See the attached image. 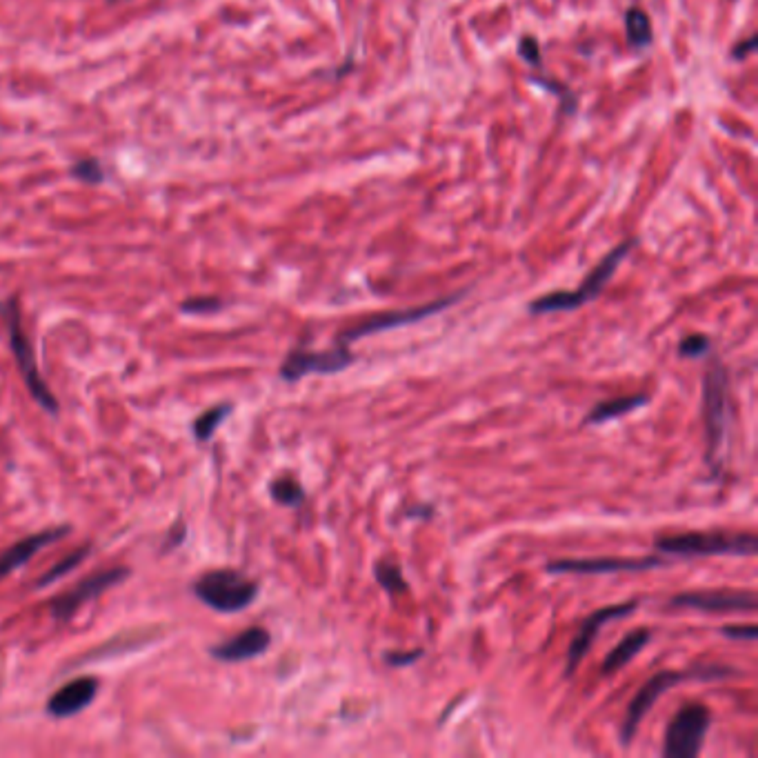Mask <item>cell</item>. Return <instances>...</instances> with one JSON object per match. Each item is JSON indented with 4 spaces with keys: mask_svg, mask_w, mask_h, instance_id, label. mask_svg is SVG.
Returning <instances> with one entry per match:
<instances>
[{
    "mask_svg": "<svg viewBox=\"0 0 758 758\" xmlns=\"http://www.w3.org/2000/svg\"><path fill=\"white\" fill-rule=\"evenodd\" d=\"M638 601H627V603H616V605H607V607H601V610L592 612L587 618H583L581 627H578V632L574 636V641L570 645V652H567V661H565V676L570 678L574 676V672L581 667V663L585 661L587 652L592 650V645L596 641L598 632L603 630V627L607 623L612 621H618V618H627L632 616L636 610H638Z\"/></svg>",
    "mask_w": 758,
    "mask_h": 758,
    "instance_id": "8fae6325",
    "label": "cell"
},
{
    "mask_svg": "<svg viewBox=\"0 0 758 758\" xmlns=\"http://www.w3.org/2000/svg\"><path fill=\"white\" fill-rule=\"evenodd\" d=\"M656 550L681 558L701 556H754L756 536L752 532H681L656 538Z\"/></svg>",
    "mask_w": 758,
    "mask_h": 758,
    "instance_id": "277c9868",
    "label": "cell"
},
{
    "mask_svg": "<svg viewBox=\"0 0 758 758\" xmlns=\"http://www.w3.org/2000/svg\"><path fill=\"white\" fill-rule=\"evenodd\" d=\"M712 712L707 705L687 703L674 714L665 730L663 756L667 758H694L703 747L707 732H710Z\"/></svg>",
    "mask_w": 758,
    "mask_h": 758,
    "instance_id": "ba28073f",
    "label": "cell"
},
{
    "mask_svg": "<svg viewBox=\"0 0 758 758\" xmlns=\"http://www.w3.org/2000/svg\"><path fill=\"white\" fill-rule=\"evenodd\" d=\"M636 245H638V238H627L625 243L616 245L612 252L585 276V281L581 285L572 289V292H550V294L538 296L536 301L527 305L530 314L543 316V314H556V312H574V309H581L587 303L596 301V298L603 294L607 283L614 278L616 269L623 265L627 254H630Z\"/></svg>",
    "mask_w": 758,
    "mask_h": 758,
    "instance_id": "7a4b0ae2",
    "label": "cell"
},
{
    "mask_svg": "<svg viewBox=\"0 0 758 758\" xmlns=\"http://www.w3.org/2000/svg\"><path fill=\"white\" fill-rule=\"evenodd\" d=\"M672 607H690L696 612L707 614H734V612H756V598L752 592H730V590H701L676 594Z\"/></svg>",
    "mask_w": 758,
    "mask_h": 758,
    "instance_id": "4fadbf2b",
    "label": "cell"
},
{
    "mask_svg": "<svg viewBox=\"0 0 758 758\" xmlns=\"http://www.w3.org/2000/svg\"><path fill=\"white\" fill-rule=\"evenodd\" d=\"M730 3H732V0H730Z\"/></svg>",
    "mask_w": 758,
    "mask_h": 758,
    "instance_id": "836d02e7",
    "label": "cell"
},
{
    "mask_svg": "<svg viewBox=\"0 0 758 758\" xmlns=\"http://www.w3.org/2000/svg\"><path fill=\"white\" fill-rule=\"evenodd\" d=\"M650 403V394H625L610 398V401L596 403L590 412H587L583 425H603L614 418H623L636 410H641Z\"/></svg>",
    "mask_w": 758,
    "mask_h": 758,
    "instance_id": "e0dca14e",
    "label": "cell"
},
{
    "mask_svg": "<svg viewBox=\"0 0 758 758\" xmlns=\"http://www.w3.org/2000/svg\"><path fill=\"white\" fill-rule=\"evenodd\" d=\"M465 294L467 292H458V294H452L447 298H438V301L425 303V305L372 314V316L363 318V321H358L354 325H349L347 329H343V332L338 334V343L349 345V343H356V341H361V338H367V336H376V334H383V332H392V329H398V327L421 323V321H425V318H432L436 314L445 312L447 307H452L454 303L461 301Z\"/></svg>",
    "mask_w": 758,
    "mask_h": 758,
    "instance_id": "52a82bcc",
    "label": "cell"
},
{
    "mask_svg": "<svg viewBox=\"0 0 758 758\" xmlns=\"http://www.w3.org/2000/svg\"><path fill=\"white\" fill-rule=\"evenodd\" d=\"M72 174L85 183H101L105 178L103 167L98 165V161H81L72 169Z\"/></svg>",
    "mask_w": 758,
    "mask_h": 758,
    "instance_id": "83f0119b",
    "label": "cell"
},
{
    "mask_svg": "<svg viewBox=\"0 0 758 758\" xmlns=\"http://www.w3.org/2000/svg\"><path fill=\"white\" fill-rule=\"evenodd\" d=\"M703 427H705V463L712 476H721L732 434V394L730 372L712 358L703 374Z\"/></svg>",
    "mask_w": 758,
    "mask_h": 758,
    "instance_id": "6da1fadb",
    "label": "cell"
},
{
    "mask_svg": "<svg viewBox=\"0 0 758 758\" xmlns=\"http://www.w3.org/2000/svg\"><path fill=\"white\" fill-rule=\"evenodd\" d=\"M418 658H423V650H412V652H387L383 656V661L390 665V667H396V670H401V667H410L414 665Z\"/></svg>",
    "mask_w": 758,
    "mask_h": 758,
    "instance_id": "f1b7e54d",
    "label": "cell"
},
{
    "mask_svg": "<svg viewBox=\"0 0 758 758\" xmlns=\"http://www.w3.org/2000/svg\"><path fill=\"white\" fill-rule=\"evenodd\" d=\"M374 576H376V583L381 585L390 596L405 594L407 590H410L403 576V570L392 561H378L374 567Z\"/></svg>",
    "mask_w": 758,
    "mask_h": 758,
    "instance_id": "7402d4cb",
    "label": "cell"
},
{
    "mask_svg": "<svg viewBox=\"0 0 758 758\" xmlns=\"http://www.w3.org/2000/svg\"><path fill=\"white\" fill-rule=\"evenodd\" d=\"M234 412V407L229 403H223V405H214L209 407L207 412H203L201 416L196 418L194 425H192V432H194V438L201 443H207L212 441L214 432L218 430L225 423V418Z\"/></svg>",
    "mask_w": 758,
    "mask_h": 758,
    "instance_id": "44dd1931",
    "label": "cell"
},
{
    "mask_svg": "<svg viewBox=\"0 0 758 758\" xmlns=\"http://www.w3.org/2000/svg\"><path fill=\"white\" fill-rule=\"evenodd\" d=\"M89 552H92V547L85 545V547H81V550H76V552H72L69 556H65L61 563H56L52 567V570L41 576V581L36 583L38 590H45V587H49L54 581H58V578H63V576H67L72 570H76V567L81 565L85 561V558L89 556Z\"/></svg>",
    "mask_w": 758,
    "mask_h": 758,
    "instance_id": "603a6c76",
    "label": "cell"
},
{
    "mask_svg": "<svg viewBox=\"0 0 758 758\" xmlns=\"http://www.w3.org/2000/svg\"><path fill=\"white\" fill-rule=\"evenodd\" d=\"M712 341L705 334H690L681 338L678 343V354L683 358H703L707 352H710Z\"/></svg>",
    "mask_w": 758,
    "mask_h": 758,
    "instance_id": "d4e9b609",
    "label": "cell"
},
{
    "mask_svg": "<svg viewBox=\"0 0 758 758\" xmlns=\"http://www.w3.org/2000/svg\"><path fill=\"white\" fill-rule=\"evenodd\" d=\"M518 54H521V58L527 65H532L536 69H543L541 45H538L534 36H523L521 38V43H518Z\"/></svg>",
    "mask_w": 758,
    "mask_h": 758,
    "instance_id": "4316f807",
    "label": "cell"
},
{
    "mask_svg": "<svg viewBox=\"0 0 758 758\" xmlns=\"http://www.w3.org/2000/svg\"><path fill=\"white\" fill-rule=\"evenodd\" d=\"M667 561L656 556L643 558H618V556H598V558H561V561L547 563L545 570L550 574H621V572H647L654 567H663Z\"/></svg>",
    "mask_w": 758,
    "mask_h": 758,
    "instance_id": "7c38bea8",
    "label": "cell"
},
{
    "mask_svg": "<svg viewBox=\"0 0 758 758\" xmlns=\"http://www.w3.org/2000/svg\"><path fill=\"white\" fill-rule=\"evenodd\" d=\"M756 632V625H727L721 630V634L732 641H754Z\"/></svg>",
    "mask_w": 758,
    "mask_h": 758,
    "instance_id": "f546056e",
    "label": "cell"
},
{
    "mask_svg": "<svg viewBox=\"0 0 758 758\" xmlns=\"http://www.w3.org/2000/svg\"><path fill=\"white\" fill-rule=\"evenodd\" d=\"M532 81H534L536 85H541L543 89H547V92H552V94L558 98V101H561V107H563V112H565V114H574V112H576V107H578V96L572 92L570 87H565L563 83H554V81H550V78H547V76L538 78V76L532 74Z\"/></svg>",
    "mask_w": 758,
    "mask_h": 758,
    "instance_id": "cb8c5ba5",
    "label": "cell"
},
{
    "mask_svg": "<svg viewBox=\"0 0 758 758\" xmlns=\"http://www.w3.org/2000/svg\"><path fill=\"white\" fill-rule=\"evenodd\" d=\"M652 641V634L650 630H645V627H641V630H634L627 634L621 643H618L614 650L605 656L603 661V674H614V672H621L623 667L632 661V658L643 650V647Z\"/></svg>",
    "mask_w": 758,
    "mask_h": 758,
    "instance_id": "ac0fdd59",
    "label": "cell"
},
{
    "mask_svg": "<svg viewBox=\"0 0 758 758\" xmlns=\"http://www.w3.org/2000/svg\"><path fill=\"white\" fill-rule=\"evenodd\" d=\"M269 496L274 498V503L283 507H301L305 503V490L303 485L296 481L294 476H278L269 483Z\"/></svg>",
    "mask_w": 758,
    "mask_h": 758,
    "instance_id": "ffe728a7",
    "label": "cell"
},
{
    "mask_svg": "<svg viewBox=\"0 0 758 758\" xmlns=\"http://www.w3.org/2000/svg\"><path fill=\"white\" fill-rule=\"evenodd\" d=\"M407 516H410V518H432L434 516V507L432 505L414 507V512L410 510V512H407Z\"/></svg>",
    "mask_w": 758,
    "mask_h": 758,
    "instance_id": "d6a6232c",
    "label": "cell"
},
{
    "mask_svg": "<svg viewBox=\"0 0 758 758\" xmlns=\"http://www.w3.org/2000/svg\"><path fill=\"white\" fill-rule=\"evenodd\" d=\"M129 572L127 567H114V570H103V572H96L92 576L83 578L81 583H78L74 590H69L65 594H61L58 598H54L52 605H49V612H52V618L58 623H67L72 621L74 614L81 610V607L89 601H94L96 596H101L103 592L112 590V587L125 583L129 578Z\"/></svg>",
    "mask_w": 758,
    "mask_h": 758,
    "instance_id": "30bf717a",
    "label": "cell"
},
{
    "mask_svg": "<svg viewBox=\"0 0 758 758\" xmlns=\"http://www.w3.org/2000/svg\"><path fill=\"white\" fill-rule=\"evenodd\" d=\"M223 301H218L216 296H196L189 301L181 303V309L185 314H216L218 309H223Z\"/></svg>",
    "mask_w": 758,
    "mask_h": 758,
    "instance_id": "484cf974",
    "label": "cell"
},
{
    "mask_svg": "<svg viewBox=\"0 0 758 758\" xmlns=\"http://www.w3.org/2000/svg\"><path fill=\"white\" fill-rule=\"evenodd\" d=\"M756 43H758V38H756L754 34H752V36H747L745 41L736 43L734 49H732V58H734V61H745L747 56H752V52L756 49Z\"/></svg>",
    "mask_w": 758,
    "mask_h": 758,
    "instance_id": "1f68e13d",
    "label": "cell"
},
{
    "mask_svg": "<svg viewBox=\"0 0 758 758\" xmlns=\"http://www.w3.org/2000/svg\"><path fill=\"white\" fill-rule=\"evenodd\" d=\"M69 532H72V527L61 525V527H52V530H45V532H38V534L27 536V538H21V541L14 543L12 547H9V550L0 554V581H3V578L12 572H16L18 567L27 565L38 552L45 550L47 545H54L56 541H61V538L69 536Z\"/></svg>",
    "mask_w": 758,
    "mask_h": 758,
    "instance_id": "2e32d148",
    "label": "cell"
},
{
    "mask_svg": "<svg viewBox=\"0 0 758 758\" xmlns=\"http://www.w3.org/2000/svg\"><path fill=\"white\" fill-rule=\"evenodd\" d=\"M98 678L94 676H78L74 681L65 683L61 690H56L47 701V714L58 721L72 718L76 714L85 712L89 705L96 701L98 696Z\"/></svg>",
    "mask_w": 758,
    "mask_h": 758,
    "instance_id": "5bb4252c",
    "label": "cell"
},
{
    "mask_svg": "<svg viewBox=\"0 0 758 758\" xmlns=\"http://www.w3.org/2000/svg\"><path fill=\"white\" fill-rule=\"evenodd\" d=\"M185 536H187V527H185V523H183V521L174 523V527H172V530H169V534L165 536V541H163V552L167 554V552L176 550V547H181L183 541H185Z\"/></svg>",
    "mask_w": 758,
    "mask_h": 758,
    "instance_id": "4dcf8cb0",
    "label": "cell"
},
{
    "mask_svg": "<svg viewBox=\"0 0 758 758\" xmlns=\"http://www.w3.org/2000/svg\"><path fill=\"white\" fill-rule=\"evenodd\" d=\"M734 674H736L734 667H727V665H701V667H692V670H685V672L663 670V672L654 674L650 681H647L641 690H638V694L632 698L630 707H627V714H625L623 725H621L623 747H627L634 741V736L638 734V727H641L645 714L652 710L658 698H661L665 692L674 690L678 683H685V681H723V678H730Z\"/></svg>",
    "mask_w": 758,
    "mask_h": 758,
    "instance_id": "3957f363",
    "label": "cell"
},
{
    "mask_svg": "<svg viewBox=\"0 0 758 758\" xmlns=\"http://www.w3.org/2000/svg\"><path fill=\"white\" fill-rule=\"evenodd\" d=\"M356 356L349 352V345L338 343L334 349L325 352H307V349H292L281 365V378L285 383H298L305 376H329L345 372L349 365H354Z\"/></svg>",
    "mask_w": 758,
    "mask_h": 758,
    "instance_id": "9c48e42d",
    "label": "cell"
},
{
    "mask_svg": "<svg viewBox=\"0 0 758 758\" xmlns=\"http://www.w3.org/2000/svg\"><path fill=\"white\" fill-rule=\"evenodd\" d=\"M194 596L218 614H238L256 601L261 585L236 570H212L196 578Z\"/></svg>",
    "mask_w": 758,
    "mask_h": 758,
    "instance_id": "8992f818",
    "label": "cell"
},
{
    "mask_svg": "<svg viewBox=\"0 0 758 758\" xmlns=\"http://www.w3.org/2000/svg\"><path fill=\"white\" fill-rule=\"evenodd\" d=\"M0 316H3V321L7 325L9 347H12L18 372H21V376H23L27 392L32 394L34 401L41 405L49 416H58V412H61V405H58V398L47 387L41 372H38L34 347H32V343H29V338L23 329L21 309H18L16 298H9V301L0 305Z\"/></svg>",
    "mask_w": 758,
    "mask_h": 758,
    "instance_id": "5b68a950",
    "label": "cell"
},
{
    "mask_svg": "<svg viewBox=\"0 0 758 758\" xmlns=\"http://www.w3.org/2000/svg\"><path fill=\"white\" fill-rule=\"evenodd\" d=\"M625 34H627V43H630L632 49L636 52H643L652 45L654 41V29L652 21L641 7H630L625 12Z\"/></svg>",
    "mask_w": 758,
    "mask_h": 758,
    "instance_id": "d6986e66",
    "label": "cell"
},
{
    "mask_svg": "<svg viewBox=\"0 0 758 758\" xmlns=\"http://www.w3.org/2000/svg\"><path fill=\"white\" fill-rule=\"evenodd\" d=\"M269 645H272V634L265 627H247L241 634L214 645L209 654L223 663H243L263 656L269 650Z\"/></svg>",
    "mask_w": 758,
    "mask_h": 758,
    "instance_id": "9a60e30c",
    "label": "cell"
}]
</instances>
